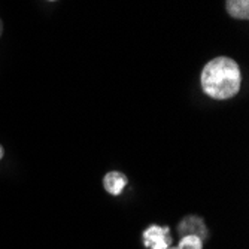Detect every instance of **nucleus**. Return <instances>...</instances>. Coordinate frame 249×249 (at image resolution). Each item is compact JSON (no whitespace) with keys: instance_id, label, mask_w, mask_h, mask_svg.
<instances>
[{"instance_id":"7","label":"nucleus","mask_w":249,"mask_h":249,"mask_svg":"<svg viewBox=\"0 0 249 249\" xmlns=\"http://www.w3.org/2000/svg\"><path fill=\"white\" fill-rule=\"evenodd\" d=\"M3 154H5V151H3V146L0 145V160H2V157H3Z\"/></svg>"},{"instance_id":"3","label":"nucleus","mask_w":249,"mask_h":249,"mask_svg":"<svg viewBox=\"0 0 249 249\" xmlns=\"http://www.w3.org/2000/svg\"><path fill=\"white\" fill-rule=\"evenodd\" d=\"M178 230L182 236H197L201 240L208 237V229L205 222H203L201 218L198 216H187L180 221V224L178 225Z\"/></svg>"},{"instance_id":"5","label":"nucleus","mask_w":249,"mask_h":249,"mask_svg":"<svg viewBox=\"0 0 249 249\" xmlns=\"http://www.w3.org/2000/svg\"><path fill=\"white\" fill-rule=\"evenodd\" d=\"M225 9L229 15L236 19H248L249 18V0H227Z\"/></svg>"},{"instance_id":"1","label":"nucleus","mask_w":249,"mask_h":249,"mask_svg":"<svg viewBox=\"0 0 249 249\" xmlns=\"http://www.w3.org/2000/svg\"><path fill=\"white\" fill-rule=\"evenodd\" d=\"M242 84L239 64L229 57L211 60L201 72V87L209 97L225 100L234 97Z\"/></svg>"},{"instance_id":"4","label":"nucleus","mask_w":249,"mask_h":249,"mask_svg":"<svg viewBox=\"0 0 249 249\" xmlns=\"http://www.w3.org/2000/svg\"><path fill=\"white\" fill-rule=\"evenodd\" d=\"M127 185V178L121 172H109L103 178V187L112 196H120Z\"/></svg>"},{"instance_id":"9","label":"nucleus","mask_w":249,"mask_h":249,"mask_svg":"<svg viewBox=\"0 0 249 249\" xmlns=\"http://www.w3.org/2000/svg\"><path fill=\"white\" fill-rule=\"evenodd\" d=\"M51 2H53V0H51Z\"/></svg>"},{"instance_id":"2","label":"nucleus","mask_w":249,"mask_h":249,"mask_svg":"<svg viewBox=\"0 0 249 249\" xmlns=\"http://www.w3.org/2000/svg\"><path fill=\"white\" fill-rule=\"evenodd\" d=\"M143 243L149 249H167L172 245L169 227L151 225L143 231Z\"/></svg>"},{"instance_id":"8","label":"nucleus","mask_w":249,"mask_h":249,"mask_svg":"<svg viewBox=\"0 0 249 249\" xmlns=\"http://www.w3.org/2000/svg\"><path fill=\"white\" fill-rule=\"evenodd\" d=\"M2 33H3V22L0 19V36H2Z\"/></svg>"},{"instance_id":"6","label":"nucleus","mask_w":249,"mask_h":249,"mask_svg":"<svg viewBox=\"0 0 249 249\" xmlns=\"http://www.w3.org/2000/svg\"><path fill=\"white\" fill-rule=\"evenodd\" d=\"M167 249H203V240L197 236H182L176 248L169 246Z\"/></svg>"}]
</instances>
